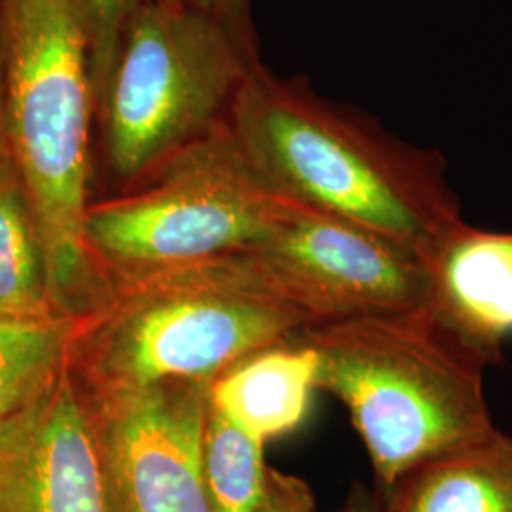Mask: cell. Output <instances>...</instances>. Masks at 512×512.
Here are the masks:
<instances>
[{
  "label": "cell",
  "instance_id": "3957f363",
  "mask_svg": "<svg viewBox=\"0 0 512 512\" xmlns=\"http://www.w3.org/2000/svg\"><path fill=\"white\" fill-rule=\"evenodd\" d=\"M310 325L249 256H219L110 279L101 302L76 319L69 368L86 393L211 385Z\"/></svg>",
  "mask_w": 512,
  "mask_h": 512
},
{
  "label": "cell",
  "instance_id": "8992f818",
  "mask_svg": "<svg viewBox=\"0 0 512 512\" xmlns=\"http://www.w3.org/2000/svg\"><path fill=\"white\" fill-rule=\"evenodd\" d=\"M285 202L222 126L133 188L90 203L84 243L107 281L175 268L255 247Z\"/></svg>",
  "mask_w": 512,
  "mask_h": 512
},
{
  "label": "cell",
  "instance_id": "30bf717a",
  "mask_svg": "<svg viewBox=\"0 0 512 512\" xmlns=\"http://www.w3.org/2000/svg\"><path fill=\"white\" fill-rule=\"evenodd\" d=\"M425 310L473 349L497 363L512 334V232H488L461 222L425 256Z\"/></svg>",
  "mask_w": 512,
  "mask_h": 512
},
{
  "label": "cell",
  "instance_id": "ffe728a7",
  "mask_svg": "<svg viewBox=\"0 0 512 512\" xmlns=\"http://www.w3.org/2000/svg\"><path fill=\"white\" fill-rule=\"evenodd\" d=\"M8 147L6 139V124H4V101H2V73H0V154Z\"/></svg>",
  "mask_w": 512,
  "mask_h": 512
},
{
  "label": "cell",
  "instance_id": "d6986e66",
  "mask_svg": "<svg viewBox=\"0 0 512 512\" xmlns=\"http://www.w3.org/2000/svg\"><path fill=\"white\" fill-rule=\"evenodd\" d=\"M336 512H380V499L363 484H355Z\"/></svg>",
  "mask_w": 512,
  "mask_h": 512
},
{
  "label": "cell",
  "instance_id": "e0dca14e",
  "mask_svg": "<svg viewBox=\"0 0 512 512\" xmlns=\"http://www.w3.org/2000/svg\"><path fill=\"white\" fill-rule=\"evenodd\" d=\"M251 512H315V497L306 480L268 467L264 492Z\"/></svg>",
  "mask_w": 512,
  "mask_h": 512
},
{
  "label": "cell",
  "instance_id": "8fae6325",
  "mask_svg": "<svg viewBox=\"0 0 512 512\" xmlns=\"http://www.w3.org/2000/svg\"><path fill=\"white\" fill-rule=\"evenodd\" d=\"M380 499V512H512V437L497 427L421 461Z\"/></svg>",
  "mask_w": 512,
  "mask_h": 512
},
{
  "label": "cell",
  "instance_id": "4fadbf2b",
  "mask_svg": "<svg viewBox=\"0 0 512 512\" xmlns=\"http://www.w3.org/2000/svg\"><path fill=\"white\" fill-rule=\"evenodd\" d=\"M0 317H67L57 308L37 215L8 147L0 154Z\"/></svg>",
  "mask_w": 512,
  "mask_h": 512
},
{
  "label": "cell",
  "instance_id": "52a82bcc",
  "mask_svg": "<svg viewBox=\"0 0 512 512\" xmlns=\"http://www.w3.org/2000/svg\"><path fill=\"white\" fill-rule=\"evenodd\" d=\"M311 325L425 308L420 256L361 224L287 200L268 236L243 251Z\"/></svg>",
  "mask_w": 512,
  "mask_h": 512
},
{
  "label": "cell",
  "instance_id": "7c38bea8",
  "mask_svg": "<svg viewBox=\"0 0 512 512\" xmlns=\"http://www.w3.org/2000/svg\"><path fill=\"white\" fill-rule=\"evenodd\" d=\"M315 389L317 355L293 336L220 374L209 385V403L266 444L304 421Z\"/></svg>",
  "mask_w": 512,
  "mask_h": 512
},
{
  "label": "cell",
  "instance_id": "6da1fadb",
  "mask_svg": "<svg viewBox=\"0 0 512 512\" xmlns=\"http://www.w3.org/2000/svg\"><path fill=\"white\" fill-rule=\"evenodd\" d=\"M226 126L281 198L361 224L421 262L465 222L439 150L406 143L304 78L258 63Z\"/></svg>",
  "mask_w": 512,
  "mask_h": 512
},
{
  "label": "cell",
  "instance_id": "ac0fdd59",
  "mask_svg": "<svg viewBox=\"0 0 512 512\" xmlns=\"http://www.w3.org/2000/svg\"><path fill=\"white\" fill-rule=\"evenodd\" d=\"M192 8L220 23L239 44L249 52L258 55L255 21H253V0H184Z\"/></svg>",
  "mask_w": 512,
  "mask_h": 512
},
{
  "label": "cell",
  "instance_id": "2e32d148",
  "mask_svg": "<svg viewBox=\"0 0 512 512\" xmlns=\"http://www.w3.org/2000/svg\"><path fill=\"white\" fill-rule=\"evenodd\" d=\"M86 12L90 38H92V67L95 97L103 88L109 73L110 61L116 42L122 33L129 14L141 0H80Z\"/></svg>",
  "mask_w": 512,
  "mask_h": 512
},
{
  "label": "cell",
  "instance_id": "5b68a950",
  "mask_svg": "<svg viewBox=\"0 0 512 512\" xmlns=\"http://www.w3.org/2000/svg\"><path fill=\"white\" fill-rule=\"evenodd\" d=\"M258 63L184 0H141L122 27L97 97L95 131L122 192L226 126Z\"/></svg>",
  "mask_w": 512,
  "mask_h": 512
},
{
  "label": "cell",
  "instance_id": "5bb4252c",
  "mask_svg": "<svg viewBox=\"0 0 512 512\" xmlns=\"http://www.w3.org/2000/svg\"><path fill=\"white\" fill-rule=\"evenodd\" d=\"M76 319L0 317V425L38 401L69 366Z\"/></svg>",
  "mask_w": 512,
  "mask_h": 512
},
{
  "label": "cell",
  "instance_id": "ba28073f",
  "mask_svg": "<svg viewBox=\"0 0 512 512\" xmlns=\"http://www.w3.org/2000/svg\"><path fill=\"white\" fill-rule=\"evenodd\" d=\"M82 395L112 512H213L203 478L209 384L165 382Z\"/></svg>",
  "mask_w": 512,
  "mask_h": 512
},
{
  "label": "cell",
  "instance_id": "9c48e42d",
  "mask_svg": "<svg viewBox=\"0 0 512 512\" xmlns=\"http://www.w3.org/2000/svg\"><path fill=\"white\" fill-rule=\"evenodd\" d=\"M0 512H112L92 416L69 366L0 425Z\"/></svg>",
  "mask_w": 512,
  "mask_h": 512
},
{
  "label": "cell",
  "instance_id": "277c9868",
  "mask_svg": "<svg viewBox=\"0 0 512 512\" xmlns=\"http://www.w3.org/2000/svg\"><path fill=\"white\" fill-rule=\"evenodd\" d=\"M294 338L317 355V389L348 408L376 494L421 461L495 429L488 365L425 308L310 325Z\"/></svg>",
  "mask_w": 512,
  "mask_h": 512
},
{
  "label": "cell",
  "instance_id": "9a60e30c",
  "mask_svg": "<svg viewBox=\"0 0 512 512\" xmlns=\"http://www.w3.org/2000/svg\"><path fill=\"white\" fill-rule=\"evenodd\" d=\"M264 442L209 403L203 435V478L213 512H251L264 492Z\"/></svg>",
  "mask_w": 512,
  "mask_h": 512
},
{
  "label": "cell",
  "instance_id": "7a4b0ae2",
  "mask_svg": "<svg viewBox=\"0 0 512 512\" xmlns=\"http://www.w3.org/2000/svg\"><path fill=\"white\" fill-rule=\"evenodd\" d=\"M0 73L10 154L48 253L55 302L80 319L109 281L84 243L97 97L80 0H0Z\"/></svg>",
  "mask_w": 512,
  "mask_h": 512
}]
</instances>
